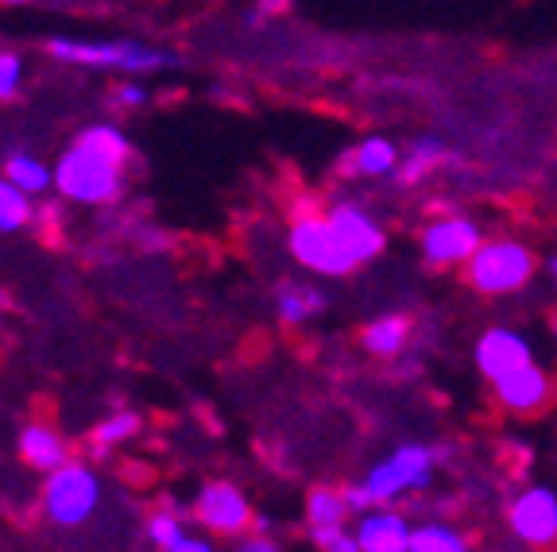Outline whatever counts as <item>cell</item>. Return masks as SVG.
Returning <instances> with one entry per match:
<instances>
[{
	"mask_svg": "<svg viewBox=\"0 0 557 552\" xmlns=\"http://www.w3.org/2000/svg\"><path fill=\"white\" fill-rule=\"evenodd\" d=\"M47 54L54 62H62V66L109 70V74H124L128 81L178 66V54L166 51V47L144 43V39H74V35H54V39H47Z\"/></svg>",
	"mask_w": 557,
	"mask_h": 552,
	"instance_id": "1",
	"label": "cell"
},
{
	"mask_svg": "<svg viewBox=\"0 0 557 552\" xmlns=\"http://www.w3.org/2000/svg\"><path fill=\"white\" fill-rule=\"evenodd\" d=\"M124 186H128V166L116 159H104L82 143H70L54 163V190L59 198L74 201V205L101 209L121 201Z\"/></svg>",
	"mask_w": 557,
	"mask_h": 552,
	"instance_id": "2",
	"label": "cell"
},
{
	"mask_svg": "<svg viewBox=\"0 0 557 552\" xmlns=\"http://www.w3.org/2000/svg\"><path fill=\"white\" fill-rule=\"evenodd\" d=\"M442 460V452L434 444H422V440H403L395 444L383 460H375L368 467V475L360 484L372 494V506H392L399 510V502L407 494H422L434 484V467Z\"/></svg>",
	"mask_w": 557,
	"mask_h": 552,
	"instance_id": "3",
	"label": "cell"
},
{
	"mask_svg": "<svg viewBox=\"0 0 557 552\" xmlns=\"http://www.w3.org/2000/svg\"><path fill=\"white\" fill-rule=\"evenodd\" d=\"M104 502L101 475L86 460H70L66 467H59L54 475L44 479L39 491V510L54 529H82L97 518V510Z\"/></svg>",
	"mask_w": 557,
	"mask_h": 552,
	"instance_id": "4",
	"label": "cell"
},
{
	"mask_svg": "<svg viewBox=\"0 0 557 552\" xmlns=\"http://www.w3.org/2000/svg\"><path fill=\"white\" fill-rule=\"evenodd\" d=\"M534 271H539V255L527 243L515 240V236H492L469 260L465 283L480 298H507V293H519L522 286H531Z\"/></svg>",
	"mask_w": 557,
	"mask_h": 552,
	"instance_id": "5",
	"label": "cell"
},
{
	"mask_svg": "<svg viewBox=\"0 0 557 552\" xmlns=\"http://www.w3.org/2000/svg\"><path fill=\"white\" fill-rule=\"evenodd\" d=\"M287 248L302 271L318 278H345L357 271V260L341 248L325 213H295L287 228Z\"/></svg>",
	"mask_w": 557,
	"mask_h": 552,
	"instance_id": "6",
	"label": "cell"
},
{
	"mask_svg": "<svg viewBox=\"0 0 557 552\" xmlns=\"http://www.w3.org/2000/svg\"><path fill=\"white\" fill-rule=\"evenodd\" d=\"M484 228L480 221H472L469 213H453V209H442L437 216H430L422 233H418V251L422 260L434 271L445 267H469V260L484 248Z\"/></svg>",
	"mask_w": 557,
	"mask_h": 552,
	"instance_id": "7",
	"label": "cell"
},
{
	"mask_svg": "<svg viewBox=\"0 0 557 552\" xmlns=\"http://www.w3.org/2000/svg\"><path fill=\"white\" fill-rule=\"evenodd\" d=\"M190 514L209 537H228V541L248 537L256 522L252 499L236 484H228V479H209V484H201L198 494H194Z\"/></svg>",
	"mask_w": 557,
	"mask_h": 552,
	"instance_id": "8",
	"label": "cell"
},
{
	"mask_svg": "<svg viewBox=\"0 0 557 552\" xmlns=\"http://www.w3.org/2000/svg\"><path fill=\"white\" fill-rule=\"evenodd\" d=\"M507 529L515 541L531 544V549H549L557 544V491L546 484L522 487L507 502Z\"/></svg>",
	"mask_w": 557,
	"mask_h": 552,
	"instance_id": "9",
	"label": "cell"
},
{
	"mask_svg": "<svg viewBox=\"0 0 557 552\" xmlns=\"http://www.w3.org/2000/svg\"><path fill=\"white\" fill-rule=\"evenodd\" d=\"M325 221L333 225V233H337L341 248L360 263H372L383 255V248H387V228L380 225V216L372 213V209H364L360 201H330L325 205Z\"/></svg>",
	"mask_w": 557,
	"mask_h": 552,
	"instance_id": "10",
	"label": "cell"
},
{
	"mask_svg": "<svg viewBox=\"0 0 557 552\" xmlns=\"http://www.w3.org/2000/svg\"><path fill=\"white\" fill-rule=\"evenodd\" d=\"M472 363L487 382H499L504 375L519 372V367H531L534 363V344L531 337H522L519 328L511 325H492L484 328L472 344Z\"/></svg>",
	"mask_w": 557,
	"mask_h": 552,
	"instance_id": "11",
	"label": "cell"
},
{
	"mask_svg": "<svg viewBox=\"0 0 557 552\" xmlns=\"http://www.w3.org/2000/svg\"><path fill=\"white\" fill-rule=\"evenodd\" d=\"M492 398H496V406L507 410L511 417H531V414H542V410L554 402V379H549L546 367L531 363V367H519V372L492 382Z\"/></svg>",
	"mask_w": 557,
	"mask_h": 552,
	"instance_id": "12",
	"label": "cell"
},
{
	"mask_svg": "<svg viewBox=\"0 0 557 552\" xmlns=\"http://www.w3.org/2000/svg\"><path fill=\"white\" fill-rule=\"evenodd\" d=\"M352 534H357L360 552H410V541H414L410 518L392 506H375L372 514L357 518Z\"/></svg>",
	"mask_w": 557,
	"mask_h": 552,
	"instance_id": "13",
	"label": "cell"
},
{
	"mask_svg": "<svg viewBox=\"0 0 557 552\" xmlns=\"http://www.w3.org/2000/svg\"><path fill=\"white\" fill-rule=\"evenodd\" d=\"M16 456L24 460L32 472H44V479L74 460V456H70V440L62 437L54 425H44V422H32V425H24V429H20Z\"/></svg>",
	"mask_w": 557,
	"mask_h": 552,
	"instance_id": "14",
	"label": "cell"
},
{
	"mask_svg": "<svg viewBox=\"0 0 557 552\" xmlns=\"http://www.w3.org/2000/svg\"><path fill=\"white\" fill-rule=\"evenodd\" d=\"M399 147L387 136H364L345 159H341V174H352V178H387V174L399 171Z\"/></svg>",
	"mask_w": 557,
	"mask_h": 552,
	"instance_id": "15",
	"label": "cell"
},
{
	"mask_svg": "<svg viewBox=\"0 0 557 552\" xmlns=\"http://www.w3.org/2000/svg\"><path fill=\"white\" fill-rule=\"evenodd\" d=\"M325 305H330V298L313 283H295V278H287V283H278V290H275V313L287 328H298V325H306V321H313L318 313H325Z\"/></svg>",
	"mask_w": 557,
	"mask_h": 552,
	"instance_id": "16",
	"label": "cell"
},
{
	"mask_svg": "<svg viewBox=\"0 0 557 552\" xmlns=\"http://www.w3.org/2000/svg\"><path fill=\"white\" fill-rule=\"evenodd\" d=\"M410 344V317L403 313H380L360 328V348L375 360H395Z\"/></svg>",
	"mask_w": 557,
	"mask_h": 552,
	"instance_id": "17",
	"label": "cell"
},
{
	"mask_svg": "<svg viewBox=\"0 0 557 552\" xmlns=\"http://www.w3.org/2000/svg\"><path fill=\"white\" fill-rule=\"evenodd\" d=\"M445 155H449V151H445V143L437 136H418L414 143L403 151L395 181H399V186H422V181L445 163Z\"/></svg>",
	"mask_w": 557,
	"mask_h": 552,
	"instance_id": "18",
	"label": "cell"
},
{
	"mask_svg": "<svg viewBox=\"0 0 557 552\" xmlns=\"http://www.w3.org/2000/svg\"><path fill=\"white\" fill-rule=\"evenodd\" d=\"M139 414H132V410H116V414L101 417V422L89 429V456L94 460H104L113 449H121V444H128L132 437L139 432Z\"/></svg>",
	"mask_w": 557,
	"mask_h": 552,
	"instance_id": "19",
	"label": "cell"
},
{
	"mask_svg": "<svg viewBox=\"0 0 557 552\" xmlns=\"http://www.w3.org/2000/svg\"><path fill=\"white\" fill-rule=\"evenodd\" d=\"M302 518L310 529H337V526H345L352 514H348L341 487H310V494H306V502H302Z\"/></svg>",
	"mask_w": 557,
	"mask_h": 552,
	"instance_id": "20",
	"label": "cell"
},
{
	"mask_svg": "<svg viewBox=\"0 0 557 552\" xmlns=\"http://www.w3.org/2000/svg\"><path fill=\"white\" fill-rule=\"evenodd\" d=\"M4 178L16 190H24L27 198H44V193L54 190V166H47L39 155H27V151H20V155H12L4 163Z\"/></svg>",
	"mask_w": 557,
	"mask_h": 552,
	"instance_id": "21",
	"label": "cell"
},
{
	"mask_svg": "<svg viewBox=\"0 0 557 552\" xmlns=\"http://www.w3.org/2000/svg\"><path fill=\"white\" fill-rule=\"evenodd\" d=\"M144 534H148L151 549L156 552H174L178 544L190 537V529H186V518H183V510L178 506H159L148 514V522H144Z\"/></svg>",
	"mask_w": 557,
	"mask_h": 552,
	"instance_id": "22",
	"label": "cell"
},
{
	"mask_svg": "<svg viewBox=\"0 0 557 552\" xmlns=\"http://www.w3.org/2000/svg\"><path fill=\"white\" fill-rule=\"evenodd\" d=\"M74 143L89 147V151H97V155L104 159H116V163L132 166V139L124 136L116 124H89V128H82L78 136H74Z\"/></svg>",
	"mask_w": 557,
	"mask_h": 552,
	"instance_id": "23",
	"label": "cell"
},
{
	"mask_svg": "<svg viewBox=\"0 0 557 552\" xmlns=\"http://www.w3.org/2000/svg\"><path fill=\"white\" fill-rule=\"evenodd\" d=\"M410 552H472V544L449 522H422V526H414Z\"/></svg>",
	"mask_w": 557,
	"mask_h": 552,
	"instance_id": "24",
	"label": "cell"
},
{
	"mask_svg": "<svg viewBox=\"0 0 557 552\" xmlns=\"http://www.w3.org/2000/svg\"><path fill=\"white\" fill-rule=\"evenodd\" d=\"M35 205L24 190H16L4 174H0V236H12V233H24L32 225Z\"/></svg>",
	"mask_w": 557,
	"mask_h": 552,
	"instance_id": "25",
	"label": "cell"
},
{
	"mask_svg": "<svg viewBox=\"0 0 557 552\" xmlns=\"http://www.w3.org/2000/svg\"><path fill=\"white\" fill-rule=\"evenodd\" d=\"M24 89V59L0 47V101H16Z\"/></svg>",
	"mask_w": 557,
	"mask_h": 552,
	"instance_id": "26",
	"label": "cell"
},
{
	"mask_svg": "<svg viewBox=\"0 0 557 552\" xmlns=\"http://www.w3.org/2000/svg\"><path fill=\"white\" fill-rule=\"evenodd\" d=\"M310 541L318 552H360L357 544V534L348 526H337V529H310Z\"/></svg>",
	"mask_w": 557,
	"mask_h": 552,
	"instance_id": "27",
	"label": "cell"
},
{
	"mask_svg": "<svg viewBox=\"0 0 557 552\" xmlns=\"http://www.w3.org/2000/svg\"><path fill=\"white\" fill-rule=\"evenodd\" d=\"M148 101H151L148 86H139V81H121V86L113 89V104H116V109H144Z\"/></svg>",
	"mask_w": 557,
	"mask_h": 552,
	"instance_id": "28",
	"label": "cell"
},
{
	"mask_svg": "<svg viewBox=\"0 0 557 552\" xmlns=\"http://www.w3.org/2000/svg\"><path fill=\"white\" fill-rule=\"evenodd\" d=\"M341 494H345V506L352 518H364V514H372V494H368L364 484H345L341 487Z\"/></svg>",
	"mask_w": 557,
	"mask_h": 552,
	"instance_id": "29",
	"label": "cell"
},
{
	"mask_svg": "<svg viewBox=\"0 0 557 552\" xmlns=\"http://www.w3.org/2000/svg\"><path fill=\"white\" fill-rule=\"evenodd\" d=\"M233 552H283V544L275 537H260V534H248L233 544Z\"/></svg>",
	"mask_w": 557,
	"mask_h": 552,
	"instance_id": "30",
	"label": "cell"
},
{
	"mask_svg": "<svg viewBox=\"0 0 557 552\" xmlns=\"http://www.w3.org/2000/svg\"><path fill=\"white\" fill-rule=\"evenodd\" d=\"M174 552H218V544L209 541V537H198V534H190V537H186V541L178 544V549H174Z\"/></svg>",
	"mask_w": 557,
	"mask_h": 552,
	"instance_id": "31",
	"label": "cell"
},
{
	"mask_svg": "<svg viewBox=\"0 0 557 552\" xmlns=\"http://www.w3.org/2000/svg\"><path fill=\"white\" fill-rule=\"evenodd\" d=\"M546 271H549V278H554V286H557V255L549 260V267H546Z\"/></svg>",
	"mask_w": 557,
	"mask_h": 552,
	"instance_id": "32",
	"label": "cell"
},
{
	"mask_svg": "<svg viewBox=\"0 0 557 552\" xmlns=\"http://www.w3.org/2000/svg\"><path fill=\"white\" fill-rule=\"evenodd\" d=\"M549 333H554V340H557V313H554V321H549Z\"/></svg>",
	"mask_w": 557,
	"mask_h": 552,
	"instance_id": "33",
	"label": "cell"
},
{
	"mask_svg": "<svg viewBox=\"0 0 557 552\" xmlns=\"http://www.w3.org/2000/svg\"><path fill=\"white\" fill-rule=\"evenodd\" d=\"M148 552H156V549H148Z\"/></svg>",
	"mask_w": 557,
	"mask_h": 552,
	"instance_id": "34",
	"label": "cell"
}]
</instances>
